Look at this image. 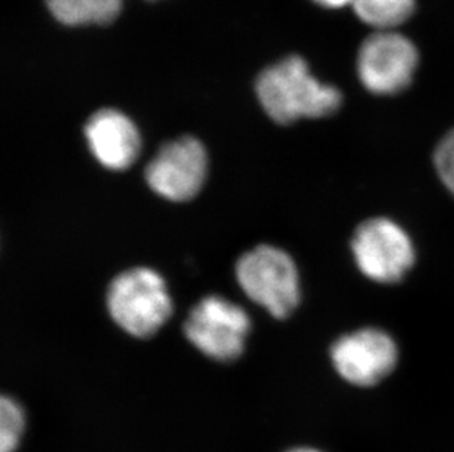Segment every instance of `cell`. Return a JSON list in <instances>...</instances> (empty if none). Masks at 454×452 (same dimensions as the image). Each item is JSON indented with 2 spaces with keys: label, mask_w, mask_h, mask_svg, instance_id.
<instances>
[{
  "label": "cell",
  "mask_w": 454,
  "mask_h": 452,
  "mask_svg": "<svg viewBox=\"0 0 454 452\" xmlns=\"http://www.w3.org/2000/svg\"><path fill=\"white\" fill-rule=\"evenodd\" d=\"M419 53L411 40L393 31L369 35L359 49L357 75L362 86L377 96H395L411 87Z\"/></svg>",
  "instance_id": "6"
},
{
  "label": "cell",
  "mask_w": 454,
  "mask_h": 452,
  "mask_svg": "<svg viewBox=\"0 0 454 452\" xmlns=\"http://www.w3.org/2000/svg\"><path fill=\"white\" fill-rule=\"evenodd\" d=\"M256 91L266 113L281 125L334 115L343 105L341 91L313 77L301 56H288L265 69L257 78Z\"/></svg>",
  "instance_id": "1"
},
{
  "label": "cell",
  "mask_w": 454,
  "mask_h": 452,
  "mask_svg": "<svg viewBox=\"0 0 454 452\" xmlns=\"http://www.w3.org/2000/svg\"><path fill=\"white\" fill-rule=\"evenodd\" d=\"M237 279L252 301L277 319L290 316L301 303V281L296 263L287 253L259 245L237 261Z\"/></svg>",
  "instance_id": "3"
},
{
  "label": "cell",
  "mask_w": 454,
  "mask_h": 452,
  "mask_svg": "<svg viewBox=\"0 0 454 452\" xmlns=\"http://www.w3.org/2000/svg\"><path fill=\"white\" fill-rule=\"evenodd\" d=\"M331 360L344 380L369 388L390 376L399 362V347L380 328H362L339 338L331 347Z\"/></svg>",
  "instance_id": "7"
},
{
  "label": "cell",
  "mask_w": 454,
  "mask_h": 452,
  "mask_svg": "<svg viewBox=\"0 0 454 452\" xmlns=\"http://www.w3.org/2000/svg\"><path fill=\"white\" fill-rule=\"evenodd\" d=\"M107 308L125 332L152 337L167 323L172 313L171 297L163 277L147 268L125 270L111 282Z\"/></svg>",
  "instance_id": "2"
},
{
  "label": "cell",
  "mask_w": 454,
  "mask_h": 452,
  "mask_svg": "<svg viewBox=\"0 0 454 452\" xmlns=\"http://www.w3.org/2000/svg\"><path fill=\"white\" fill-rule=\"evenodd\" d=\"M48 6L65 26L109 24L120 15L122 0H48Z\"/></svg>",
  "instance_id": "10"
},
{
  "label": "cell",
  "mask_w": 454,
  "mask_h": 452,
  "mask_svg": "<svg viewBox=\"0 0 454 452\" xmlns=\"http://www.w3.org/2000/svg\"><path fill=\"white\" fill-rule=\"evenodd\" d=\"M250 319L245 308L219 295L199 301L185 320L187 339L216 362H232L245 350Z\"/></svg>",
  "instance_id": "5"
},
{
  "label": "cell",
  "mask_w": 454,
  "mask_h": 452,
  "mask_svg": "<svg viewBox=\"0 0 454 452\" xmlns=\"http://www.w3.org/2000/svg\"><path fill=\"white\" fill-rule=\"evenodd\" d=\"M315 4L325 6V8L339 9L348 4H352L353 0H313Z\"/></svg>",
  "instance_id": "14"
},
{
  "label": "cell",
  "mask_w": 454,
  "mask_h": 452,
  "mask_svg": "<svg viewBox=\"0 0 454 452\" xmlns=\"http://www.w3.org/2000/svg\"><path fill=\"white\" fill-rule=\"evenodd\" d=\"M434 165L440 180L454 196V129L438 141L434 152Z\"/></svg>",
  "instance_id": "13"
},
{
  "label": "cell",
  "mask_w": 454,
  "mask_h": 452,
  "mask_svg": "<svg viewBox=\"0 0 454 452\" xmlns=\"http://www.w3.org/2000/svg\"><path fill=\"white\" fill-rule=\"evenodd\" d=\"M352 253L360 272L390 285L403 281L416 261V250L403 226L388 218H371L356 228Z\"/></svg>",
  "instance_id": "4"
},
{
  "label": "cell",
  "mask_w": 454,
  "mask_h": 452,
  "mask_svg": "<svg viewBox=\"0 0 454 452\" xmlns=\"http://www.w3.org/2000/svg\"><path fill=\"white\" fill-rule=\"evenodd\" d=\"M84 131L91 153L107 169L122 171L138 158L142 147L140 134L133 121L120 111L96 112Z\"/></svg>",
  "instance_id": "9"
},
{
  "label": "cell",
  "mask_w": 454,
  "mask_h": 452,
  "mask_svg": "<svg viewBox=\"0 0 454 452\" xmlns=\"http://www.w3.org/2000/svg\"><path fill=\"white\" fill-rule=\"evenodd\" d=\"M26 418L15 400L2 397L0 400V452H13L17 449Z\"/></svg>",
  "instance_id": "12"
},
{
  "label": "cell",
  "mask_w": 454,
  "mask_h": 452,
  "mask_svg": "<svg viewBox=\"0 0 454 452\" xmlns=\"http://www.w3.org/2000/svg\"><path fill=\"white\" fill-rule=\"evenodd\" d=\"M288 452H321V451H317V449H313V448H297V449H292V451H288Z\"/></svg>",
  "instance_id": "15"
},
{
  "label": "cell",
  "mask_w": 454,
  "mask_h": 452,
  "mask_svg": "<svg viewBox=\"0 0 454 452\" xmlns=\"http://www.w3.org/2000/svg\"><path fill=\"white\" fill-rule=\"evenodd\" d=\"M206 172L205 147L198 138L184 136L160 147L147 165L145 176L159 196L171 201H187L200 191Z\"/></svg>",
  "instance_id": "8"
},
{
  "label": "cell",
  "mask_w": 454,
  "mask_h": 452,
  "mask_svg": "<svg viewBox=\"0 0 454 452\" xmlns=\"http://www.w3.org/2000/svg\"><path fill=\"white\" fill-rule=\"evenodd\" d=\"M416 0H353L362 21L378 30L388 31L406 22L415 12Z\"/></svg>",
  "instance_id": "11"
}]
</instances>
